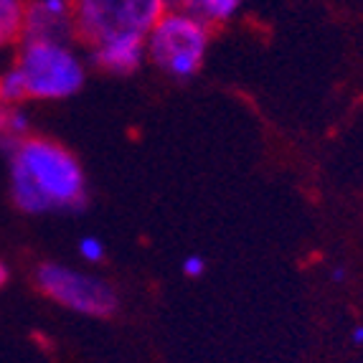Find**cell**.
<instances>
[{"label": "cell", "instance_id": "cell-1", "mask_svg": "<svg viewBox=\"0 0 363 363\" xmlns=\"http://www.w3.org/2000/svg\"><path fill=\"white\" fill-rule=\"evenodd\" d=\"M11 199L23 213L74 211L86 201V176L79 157L59 140L28 135L8 152Z\"/></svg>", "mask_w": 363, "mask_h": 363}, {"label": "cell", "instance_id": "cell-2", "mask_svg": "<svg viewBox=\"0 0 363 363\" xmlns=\"http://www.w3.org/2000/svg\"><path fill=\"white\" fill-rule=\"evenodd\" d=\"M13 64L23 77L28 102H61L82 91L89 61L74 41L21 38Z\"/></svg>", "mask_w": 363, "mask_h": 363}, {"label": "cell", "instance_id": "cell-3", "mask_svg": "<svg viewBox=\"0 0 363 363\" xmlns=\"http://www.w3.org/2000/svg\"><path fill=\"white\" fill-rule=\"evenodd\" d=\"M211 46V28L183 8H170L145 36V59L160 74L188 82L201 72Z\"/></svg>", "mask_w": 363, "mask_h": 363}, {"label": "cell", "instance_id": "cell-4", "mask_svg": "<svg viewBox=\"0 0 363 363\" xmlns=\"http://www.w3.org/2000/svg\"><path fill=\"white\" fill-rule=\"evenodd\" d=\"M173 0H74V38L86 46L115 36L145 38Z\"/></svg>", "mask_w": 363, "mask_h": 363}, {"label": "cell", "instance_id": "cell-5", "mask_svg": "<svg viewBox=\"0 0 363 363\" xmlns=\"http://www.w3.org/2000/svg\"><path fill=\"white\" fill-rule=\"evenodd\" d=\"M36 285L49 300L79 315L109 318L120 308V297L107 279L59 264V262H43L38 267Z\"/></svg>", "mask_w": 363, "mask_h": 363}, {"label": "cell", "instance_id": "cell-6", "mask_svg": "<svg viewBox=\"0 0 363 363\" xmlns=\"http://www.w3.org/2000/svg\"><path fill=\"white\" fill-rule=\"evenodd\" d=\"M74 41V0H23V36Z\"/></svg>", "mask_w": 363, "mask_h": 363}, {"label": "cell", "instance_id": "cell-7", "mask_svg": "<svg viewBox=\"0 0 363 363\" xmlns=\"http://www.w3.org/2000/svg\"><path fill=\"white\" fill-rule=\"evenodd\" d=\"M145 59V38L115 36L89 46V64L112 77H130L143 67Z\"/></svg>", "mask_w": 363, "mask_h": 363}, {"label": "cell", "instance_id": "cell-8", "mask_svg": "<svg viewBox=\"0 0 363 363\" xmlns=\"http://www.w3.org/2000/svg\"><path fill=\"white\" fill-rule=\"evenodd\" d=\"M242 3L244 0H173V8H183L199 21H203L208 28H216V26L229 23L239 13Z\"/></svg>", "mask_w": 363, "mask_h": 363}, {"label": "cell", "instance_id": "cell-9", "mask_svg": "<svg viewBox=\"0 0 363 363\" xmlns=\"http://www.w3.org/2000/svg\"><path fill=\"white\" fill-rule=\"evenodd\" d=\"M30 135V117L23 104L0 102V147L8 152Z\"/></svg>", "mask_w": 363, "mask_h": 363}, {"label": "cell", "instance_id": "cell-10", "mask_svg": "<svg viewBox=\"0 0 363 363\" xmlns=\"http://www.w3.org/2000/svg\"><path fill=\"white\" fill-rule=\"evenodd\" d=\"M23 36V0H0V49Z\"/></svg>", "mask_w": 363, "mask_h": 363}, {"label": "cell", "instance_id": "cell-11", "mask_svg": "<svg viewBox=\"0 0 363 363\" xmlns=\"http://www.w3.org/2000/svg\"><path fill=\"white\" fill-rule=\"evenodd\" d=\"M0 102L3 104H23L26 99V84L16 64L0 67Z\"/></svg>", "mask_w": 363, "mask_h": 363}, {"label": "cell", "instance_id": "cell-12", "mask_svg": "<svg viewBox=\"0 0 363 363\" xmlns=\"http://www.w3.org/2000/svg\"><path fill=\"white\" fill-rule=\"evenodd\" d=\"M77 252L86 264H99V262L104 259V255H107L104 242L102 239H97V236H82V239H79Z\"/></svg>", "mask_w": 363, "mask_h": 363}, {"label": "cell", "instance_id": "cell-13", "mask_svg": "<svg viewBox=\"0 0 363 363\" xmlns=\"http://www.w3.org/2000/svg\"><path fill=\"white\" fill-rule=\"evenodd\" d=\"M206 272V259L199 255H191L183 259V274L186 277H201V274Z\"/></svg>", "mask_w": 363, "mask_h": 363}, {"label": "cell", "instance_id": "cell-14", "mask_svg": "<svg viewBox=\"0 0 363 363\" xmlns=\"http://www.w3.org/2000/svg\"><path fill=\"white\" fill-rule=\"evenodd\" d=\"M8 282H11V267H8L6 262L0 259V290H3V287H6Z\"/></svg>", "mask_w": 363, "mask_h": 363}, {"label": "cell", "instance_id": "cell-15", "mask_svg": "<svg viewBox=\"0 0 363 363\" xmlns=\"http://www.w3.org/2000/svg\"><path fill=\"white\" fill-rule=\"evenodd\" d=\"M351 338H353V343H356V345H363V325L353 328V333H351Z\"/></svg>", "mask_w": 363, "mask_h": 363}, {"label": "cell", "instance_id": "cell-16", "mask_svg": "<svg viewBox=\"0 0 363 363\" xmlns=\"http://www.w3.org/2000/svg\"><path fill=\"white\" fill-rule=\"evenodd\" d=\"M345 274H348V272H345L343 267H335L333 272H330V277H333L335 282H343V279H345Z\"/></svg>", "mask_w": 363, "mask_h": 363}]
</instances>
